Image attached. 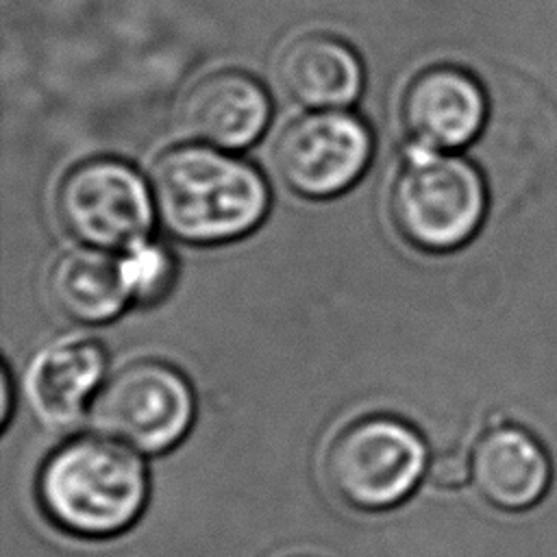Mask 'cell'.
I'll return each instance as SVG.
<instances>
[{"label": "cell", "mask_w": 557, "mask_h": 557, "mask_svg": "<svg viewBox=\"0 0 557 557\" xmlns=\"http://www.w3.org/2000/svg\"><path fill=\"white\" fill-rule=\"evenodd\" d=\"M372 157L368 124L344 109L309 111L287 122L272 150L285 187L302 198L324 200L346 191Z\"/></svg>", "instance_id": "cell-7"}, {"label": "cell", "mask_w": 557, "mask_h": 557, "mask_svg": "<svg viewBox=\"0 0 557 557\" xmlns=\"http://www.w3.org/2000/svg\"><path fill=\"white\" fill-rule=\"evenodd\" d=\"M178 120L198 144L242 150L261 137L270 120V96L246 72H211L187 89Z\"/></svg>", "instance_id": "cell-10"}, {"label": "cell", "mask_w": 557, "mask_h": 557, "mask_svg": "<svg viewBox=\"0 0 557 557\" xmlns=\"http://www.w3.org/2000/svg\"><path fill=\"white\" fill-rule=\"evenodd\" d=\"M400 117L411 144L453 152L483 131L487 94L470 72L433 65L418 72L405 87Z\"/></svg>", "instance_id": "cell-8"}, {"label": "cell", "mask_w": 557, "mask_h": 557, "mask_svg": "<svg viewBox=\"0 0 557 557\" xmlns=\"http://www.w3.org/2000/svg\"><path fill=\"white\" fill-rule=\"evenodd\" d=\"M104 370L107 355L91 337L65 335L46 344L24 370L22 387L30 413L52 429L76 422L100 389Z\"/></svg>", "instance_id": "cell-9"}, {"label": "cell", "mask_w": 557, "mask_h": 557, "mask_svg": "<svg viewBox=\"0 0 557 557\" xmlns=\"http://www.w3.org/2000/svg\"><path fill=\"white\" fill-rule=\"evenodd\" d=\"M54 211L81 246L126 252L148 242L154 222L150 183L122 159L91 157L61 178Z\"/></svg>", "instance_id": "cell-5"}, {"label": "cell", "mask_w": 557, "mask_h": 557, "mask_svg": "<svg viewBox=\"0 0 557 557\" xmlns=\"http://www.w3.org/2000/svg\"><path fill=\"white\" fill-rule=\"evenodd\" d=\"M276 81L283 94L305 109H344L361 94L363 65L344 39L305 33L281 50Z\"/></svg>", "instance_id": "cell-12"}, {"label": "cell", "mask_w": 557, "mask_h": 557, "mask_svg": "<svg viewBox=\"0 0 557 557\" xmlns=\"http://www.w3.org/2000/svg\"><path fill=\"white\" fill-rule=\"evenodd\" d=\"M470 481L479 496L503 511L537 505L550 485V459L542 442L520 424L487 426L470 450Z\"/></svg>", "instance_id": "cell-11"}, {"label": "cell", "mask_w": 557, "mask_h": 557, "mask_svg": "<svg viewBox=\"0 0 557 557\" xmlns=\"http://www.w3.org/2000/svg\"><path fill=\"white\" fill-rule=\"evenodd\" d=\"M429 468L422 435L394 416H363L342 426L322 461L329 490L359 511L400 505Z\"/></svg>", "instance_id": "cell-4"}, {"label": "cell", "mask_w": 557, "mask_h": 557, "mask_svg": "<svg viewBox=\"0 0 557 557\" xmlns=\"http://www.w3.org/2000/svg\"><path fill=\"white\" fill-rule=\"evenodd\" d=\"M48 292L52 305L81 324L109 322L131 302L120 261L89 246L70 248L52 261Z\"/></svg>", "instance_id": "cell-13"}, {"label": "cell", "mask_w": 557, "mask_h": 557, "mask_svg": "<svg viewBox=\"0 0 557 557\" xmlns=\"http://www.w3.org/2000/svg\"><path fill=\"white\" fill-rule=\"evenodd\" d=\"M0 381H2V405H0V422L2 426L9 422V413H11V383H9V370L4 368L2 374H0Z\"/></svg>", "instance_id": "cell-16"}, {"label": "cell", "mask_w": 557, "mask_h": 557, "mask_svg": "<svg viewBox=\"0 0 557 557\" xmlns=\"http://www.w3.org/2000/svg\"><path fill=\"white\" fill-rule=\"evenodd\" d=\"M117 261L131 302L150 305L161 300L176 276L172 252L154 242H144L122 252Z\"/></svg>", "instance_id": "cell-14"}, {"label": "cell", "mask_w": 557, "mask_h": 557, "mask_svg": "<svg viewBox=\"0 0 557 557\" xmlns=\"http://www.w3.org/2000/svg\"><path fill=\"white\" fill-rule=\"evenodd\" d=\"M387 207L407 244L424 252H450L479 231L487 187L466 157L411 144L394 172Z\"/></svg>", "instance_id": "cell-3"}, {"label": "cell", "mask_w": 557, "mask_h": 557, "mask_svg": "<svg viewBox=\"0 0 557 557\" xmlns=\"http://www.w3.org/2000/svg\"><path fill=\"white\" fill-rule=\"evenodd\" d=\"M196 413L189 381L170 363L137 359L115 370L91 405L100 435L137 453H165L189 431Z\"/></svg>", "instance_id": "cell-6"}, {"label": "cell", "mask_w": 557, "mask_h": 557, "mask_svg": "<svg viewBox=\"0 0 557 557\" xmlns=\"http://www.w3.org/2000/svg\"><path fill=\"white\" fill-rule=\"evenodd\" d=\"M148 498L146 463L107 435H78L57 446L37 474V500L65 533L111 537L126 531Z\"/></svg>", "instance_id": "cell-2"}, {"label": "cell", "mask_w": 557, "mask_h": 557, "mask_svg": "<svg viewBox=\"0 0 557 557\" xmlns=\"http://www.w3.org/2000/svg\"><path fill=\"white\" fill-rule=\"evenodd\" d=\"M150 191L161 226L178 242L215 246L255 231L270 207L259 170L207 144L163 150L150 168Z\"/></svg>", "instance_id": "cell-1"}, {"label": "cell", "mask_w": 557, "mask_h": 557, "mask_svg": "<svg viewBox=\"0 0 557 557\" xmlns=\"http://www.w3.org/2000/svg\"><path fill=\"white\" fill-rule=\"evenodd\" d=\"M426 474L437 487H459L470 479V457L457 450H444L429 461Z\"/></svg>", "instance_id": "cell-15"}]
</instances>
